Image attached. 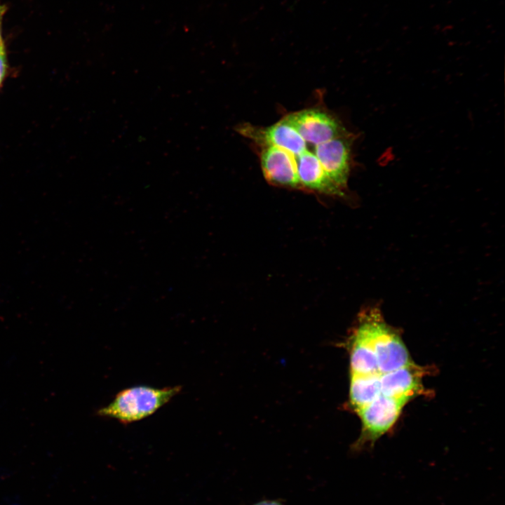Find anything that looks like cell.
I'll return each mask as SVG.
<instances>
[{
    "instance_id": "6da1fadb",
    "label": "cell",
    "mask_w": 505,
    "mask_h": 505,
    "mask_svg": "<svg viewBox=\"0 0 505 505\" xmlns=\"http://www.w3.org/2000/svg\"><path fill=\"white\" fill-rule=\"evenodd\" d=\"M181 390L180 386L159 388L140 384L128 387L118 392L107 405L97 409L96 415L130 424L154 414Z\"/></svg>"
},
{
    "instance_id": "7a4b0ae2",
    "label": "cell",
    "mask_w": 505,
    "mask_h": 505,
    "mask_svg": "<svg viewBox=\"0 0 505 505\" xmlns=\"http://www.w3.org/2000/svg\"><path fill=\"white\" fill-rule=\"evenodd\" d=\"M372 339L378 370L386 373L412 363L409 352L396 331L384 322L377 309H370L361 317Z\"/></svg>"
},
{
    "instance_id": "3957f363",
    "label": "cell",
    "mask_w": 505,
    "mask_h": 505,
    "mask_svg": "<svg viewBox=\"0 0 505 505\" xmlns=\"http://www.w3.org/2000/svg\"><path fill=\"white\" fill-rule=\"evenodd\" d=\"M410 400L407 397H389L380 394L370 404L358 410L356 412L361 420L363 431L355 449L358 450L368 442L372 444L388 431Z\"/></svg>"
},
{
    "instance_id": "277c9868",
    "label": "cell",
    "mask_w": 505,
    "mask_h": 505,
    "mask_svg": "<svg viewBox=\"0 0 505 505\" xmlns=\"http://www.w3.org/2000/svg\"><path fill=\"white\" fill-rule=\"evenodd\" d=\"M283 119L307 142L315 145L347 133L336 118L319 109H303L288 114Z\"/></svg>"
},
{
    "instance_id": "5b68a950",
    "label": "cell",
    "mask_w": 505,
    "mask_h": 505,
    "mask_svg": "<svg viewBox=\"0 0 505 505\" xmlns=\"http://www.w3.org/2000/svg\"><path fill=\"white\" fill-rule=\"evenodd\" d=\"M353 135L341 136L315 145L314 153L332 182L342 191L350 170Z\"/></svg>"
},
{
    "instance_id": "8992f818",
    "label": "cell",
    "mask_w": 505,
    "mask_h": 505,
    "mask_svg": "<svg viewBox=\"0 0 505 505\" xmlns=\"http://www.w3.org/2000/svg\"><path fill=\"white\" fill-rule=\"evenodd\" d=\"M261 147L260 163L265 178L276 185L299 187L295 157L274 145Z\"/></svg>"
},
{
    "instance_id": "52a82bcc",
    "label": "cell",
    "mask_w": 505,
    "mask_h": 505,
    "mask_svg": "<svg viewBox=\"0 0 505 505\" xmlns=\"http://www.w3.org/2000/svg\"><path fill=\"white\" fill-rule=\"evenodd\" d=\"M422 370L412 363L381 374V394L389 397L412 398L421 393Z\"/></svg>"
},
{
    "instance_id": "ba28073f",
    "label": "cell",
    "mask_w": 505,
    "mask_h": 505,
    "mask_svg": "<svg viewBox=\"0 0 505 505\" xmlns=\"http://www.w3.org/2000/svg\"><path fill=\"white\" fill-rule=\"evenodd\" d=\"M295 159L300 187L328 194H342V191L329 178L313 152L307 149Z\"/></svg>"
},
{
    "instance_id": "9c48e42d",
    "label": "cell",
    "mask_w": 505,
    "mask_h": 505,
    "mask_svg": "<svg viewBox=\"0 0 505 505\" xmlns=\"http://www.w3.org/2000/svg\"><path fill=\"white\" fill-rule=\"evenodd\" d=\"M349 348L351 373L379 372L372 339L368 328L361 318L353 332Z\"/></svg>"
},
{
    "instance_id": "30bf717a",
    "label": "cell",
    "mask_w": 505,
    "mask_h": 505,
    "mask_svg": "<svg viewBox=\"0 0 505 505\" xmlns=\"http://www.w3.org/2000/svg\"><path fill=\"white\" fill-rule=\"evenodd\" d=\"M380 373H351L349 403L357 412L381 394Z\"/></svg>"
},
{
    "instance_id": "8fae6325",
    "label": "cell",
    "mask_w": 505,
    "mask_h": 505,
    "mask_svg": "<svg viewBox=\"0 0 505 505\" xmlns=\"http://www.w3.org/2000/svg\"><path fill=\"white\" fill-rule=\"evenodd\" d=\"M7 69V61L4 43L0 44V86L1 85Z\"/></svg>"
},
{
    "instance_id": "7c38bea8",
    "label": "cell",
    "mask_w": 505,
    "mask_h": 505,
    "mask_svg": "<svg viewBox=\"0 0 505 505\" xmlns=\"http://www.w3.org/2000/svg\"><path fill=\"white\" fill-rule=\"evenodd\" d=\"M252 505H283L278 499H264L259 501Z\"/></svg>"
},
{
    "instance_id": "4fadbf2b",
    "label": "cell",
    "mask_w": 505,
    "mask_h": 505,
    "mask_svg": "<svg viewBox=\"0 0 505 505\" xmlns=\"http://www.w3.org/2000/svg\"><path fill=\"white\" fill-rule=\"evenodd\" d=\"M4 11H5L4 6H0V44L3 43L1 34V20L2 15L4 13Z\"/></svg>"
}]
</instances>
